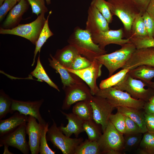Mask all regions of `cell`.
<instances>
[{
  "label": "cell",
  "mask_w": 154,
  "mask_h": 154,
  "mask_svg": "<svg viewBox=\"0 0 154 154\" xmlns=\"http://www.w3.org/2000/svg\"><path fill=\"white\" fill-rule=\"evenodd\" d=\"M65 97L62 106L63 110H68L72 105L78 102L90 101L93 95L88 86L80 79L75 83L64 89Z\"/></svg>",
  "instance_id": "obj_9"
},
{
  "label": "cell",
  "mask_w": 154,
  "mask_h": 154,
  "mask_svg": "<svg viewBox=\"0 0 154 154\" xmlns=\"http://www.w3.org/2000/svg\"><path fill=\"white\" fill-rule=\"evenodd\" d=\"M133 78L140 80L146 84L154 77V67L142 65L130 70L128 72Z\"/></svg>",
  "instance_id": "obj_24"
},
{
  "label": "cell",
  "mask_w": 154,
  "mask_h": 154,
  "mask_svg": "<svg viewBox=\"0 0 154 154\" xmlns=\"http://www.w3.org/2000/svg\"><path fill=\"white\" fill-rule=\"evenodd\" d=\"M44 101L43 99L34 101H23L12 99L11 110L13 113L17 111L21 114L33 117L39 123L45 126L47 123L42 117L40 112V108Z\"/></svg>",
  "instance_id": "obj_14"
},
{
  "label": "cell",
  "mask_w": 154,
  "mask_h": 154,
  "mask_svg": "<svg viewBox=\"0 0 154 154\" xmlns=\"http://www.w3.org/2000/svg\"><path fill=\"white\" fill-rule=\"evenodd\" d=\"M27 116L18 112L15 113L9 118L0 120V137L13 131L21 124L27 122Z\"/></svg>",
  "instance_id": "obj_20"
},
{
  "label": "cell",
  "mask_w": 154,
  "mask_h": 154,
  "mask_svg": "<svg viewBox=\"0 0 154 154\" xmlns=\"http://www.w3.org/2000/svg\"><path fill=\"white\" fill-rule=\"evenodd\" d=\"M137 150L141 154H154V133L149 131L144 133Z\"/></svg>",
  "instance_id": "obj_28"
},
{
  "label": "cell",
  "mask_w": 154,
  "mask_h": 154,
  "mask_svg": "<svg viewBox=\"0 0 154 154\" xmlns=\"http://www.w3.org/2000/svg\"><path fill=\"white\" fill-rule=\"evenodd\" d=\"M112 15L117 17L123 23L125 32L129 38L134 19L140 11L131 0H108L107 1Z\"/></svg>",
  "instance_id": "obj_2"
},
{
  "label": "cell",
  "mask_w": 154,
  "mask_h": 154,
  "mask_svg": "<svg viewBox=\"0 0 154 154\" xmlns=\"http://www.w3.org/2000/svg\"><path fill=\"white\" fill-rule=\"evenodd\" d=\"M146 11L154 18V0H151L147 8Z\"/></svg>",
  "instance_id": "obj_47"
},
{
  "label": "cell",
  "mask_w": 154,
  "mask_h": 154,
  "mask_svg": "<svg viewBox=\"0 0 154 154\" xmlns=\"http://www.w3.org/2000/svg\"><path fill=\"white\" fill-rule=\"evenodd\" d=\"M95 95L106 99L115 108L121 106L142 109L145 102L134 99L127 92L114 87L103 90L100 89Z\"/></svg>",
  "instance_id": "obj_5"
},
{
  "label": "cell",
  "mask_w": 154,
  "mask_h": 154,
  "mask_svg": "<svg viewBox=\"0 0 154 154\" xmlns=\"http://www.w3.org/2000/svg\"><path fill=\"white\" fill-rule=\"evenodd\" d=\"M130 42L135 46L137 49L154 47V38L148 36H133L129 38Z\"/></svg>",
  "instance_id": "obj_36"
},
{
  "label": "cell",
  "mask_w": 154,
  "mask_h": 154,
  "mask_svg": "<svg viewBox=\"0 0 154 154\" xmlns=\"http://www.w3.org/2000/svg\"><path fill=\"white\" fill-rule=\"evenodd\" d=\"M69 44L74 47L79 54L92 62L96 57L106 54L93 41L91 34L87 30L76 27L68 40Z\"/></svg>",
  "instance_id": "obj_1"
},
{
  "label": "cell",
  "mask_w": 154,
  "mask_h": 154,
  "mask_svg": "<svg viewBox=\"0 0 154 154\" xmlns=\"http://www.w3.org/2000/svg\"><path fill=\"white\" fill-rule=\"evenodd\" d=\"M31 74L40 81H44L51 87L60 91L58 86L52 81L46 72L41 63L39 55L37 60L36 66Z\"/></svg>",
  "instance_id": "obj_30"
},
{
  "label": "cell",
  "mask_w": 154,
  "mask_h": 154,
  "mask_svg": "<svg viewBox=\"0 0 154 154\" xmlns=\"http://www.w3.org/2000/svg\"><path fill=\"white\" fill-rule=\"evenodd\" d=\"M92 62L84 57L78 54L72 62L69 68L74 70H80L86 68L91 64Z\"/></svg>",
  "instance_id": "obj_39"
},
{
  "label": "cell",
  "mask_w": 154,
  "mask_h": 154,
  "mask_svg": "<svg viewBox=\"0 0 154 154\" xmlns=\"http://www.w3.org/2000/svg\"><path fill=\"white\" fill-rule=\"evenodd\" d=\"M148 101L154 104V94L149 99Z\"/></svg>",
  "instance_id": "obj_50"
},
{
  "label": "cell",
  "mask_w": 154,
  "mask_h": 154,
  "mask_svg": "<svg viewBox=\"0 0 154 154\" xmlns=\"http://www.w3.org/2000/svg\"><path fill=\"white\" fill-rule=\"evenodd\" d=\"M52 125L48 128L46 134L47 141L54 147L60 149L63 154H74L77 147L83 141L82 137L71 138L65 135L61 131L54 119Z\"/></svg>",
  "instance_id": "obj_6"
},
{
  "label": "cell",
  "mask_w": 154,
  "mask_h": 154,
  "mask_svg": "<svg viewBox=\"0 0 154 154\" xmlns=\"http://www.w3.org/2000/svg\"><path fill=\"white\" fill-rule=\"evenodd\" d=\"M27 123H23L13 131L0 137V147L6 145L18 149L24 154H29L30 148L26 138Z\"/></svg>",
  "instance_id": "obj_12"
},
{
  "label": "cell",
  "mask_w": 154,
  "mask_h": 154,
  "mask_svg": "<svg viewBox=\"0 0 154 154\" xmlns=\"http://www.w3.org/2000/svg\"><path fill=\"white\" fill-rule=\"evenodd\" d=\"M50 58H48L49 65L55 70L60 74L64 90L76 82L80 78L76 75L70 72L62 65L52 55H50Z\"/></svg>",
  "instance_id": "obj_21"
},
{
  "label": "cell",
  "mask_w": 154,
  "mask_h": 154,
  "mask_svg": "<svg viewBox=\"0 0 154 154\" xmlns=\"http://www.w3.org/2000/svg\"><path fill=\"white\" fill-rule=\"evenodd\" d=\"M142 17L146 29L148 36L154 38V18L146 11Z\"/></svg>",
  "instance_id": "obj_41"
},
{
  "label": "cell",
  "mask_w": 154,
  "mask_h": 154,
  "mask_svg": "<svg viewBox=\"0 0 154 154\" xmlns=\"http://www.w3.org/2000/svg\"><path fill=\"white\" fill-rule=\"evenodd\" d=\"M12 99L3 90H0V119L5 117L8 113H13L11 110Z\"/></svg>",
  "instance_id": "obj_34"
},
{
  "label": "cell",
  "mask_w": 154,
  "mask_h": 154,
  "mask_svg": "<svg viewBox=\"0 0 154 154\" xmlns=\"http://www.w3.org/2000/svg\"><path fill=\"white\" fill-rule=\"evenodd\" d=\"M17 0H5L0 7V21H1L8 12L15 5Z\"/></svg>",
  "instance_id": "obj_43"
},
{
  "label": "cell",
  "mask_w": 154,
  "mask_h": 154,
  "mask_svg": "<svg viewBox=\"0 0 154 154\" xmlns=\"http://www.w3.org/2000/svg\"><path fill=\"white\" fill-rule=\"evenodd\" d=\"M90 101L76 102L73 107L72 113L83 121L93 119V112Z\"/></svg>",
  "instance_id": "obj_25"
},
{
  "label": "cell",
  "mask_w": 154,
  "mask_h": 154,
  "mask_svg": "<svg viewBox=\"0 0 154 154\" xmlns=\"http://www.w3.org/2000/svg\"><path fill=\"white\" fill-rule=\"evenodd\" d=\"M121 46V48L113 52L102 54L95 58L107 69L109 77L117 70L122 68L136 49L135 45L131 42Z\"/></svg>",
  "instance_id": "obj_3"
},
{
  "label": "cell",
  "mask_w": 154,
  "mask_h": 154,
  "mask_svg": "<svg viewBox=\"0 0 154 154\" xmlns=\"http://www.w3.org/2000/svg\"><path fill=\"white\" fill-rule=\"evenodd\" d=\"M47 5H49L51 3L50 0H45Z\"/></svg>",
  "instance_id": "obj_51"
},
{
  "label": "cell",
  "mask_w": 154,
  "mask_h": 154,
  "mask_svg": "<svg viewBox=\"0 0 154 154\" xmlns=\"http://www.w3.org/2000/svg\"><path fill=\"white\" fill-rule=\"evenodd\" d=\"M146 84L141 80L132 77L128 72L123 79L114 86L129 94L133 98L145 102L148 101L154 94V90L144 88Z\"/></svg>",
  "instance_id": "obj_8"
},
{
  "label": "cell",
  "mask_w": 154,
  "mask_h": 154,
  "mask_svg": "<svg viewBox=\"0 0 154 154\" xmlns=\"http://www.w3.org/2000/svg\"><path fill=\"white\" fill-rule=\"evenodd\" d=\"M45 13L43 12L40 14L35 21L31 23L19 24L11 29H5L1 27L0 34L20 36L27 39L35 44L46 20L44 16Z\"/></svg>",
  "instance_id": "obj_7"
},
{
  "label": "cell",
  "mask_w": 154,
  "mask_h": 154,
  "mask_svg": "<svg viewBox=\"0 0 154 154\" xmlns=\"http://www.w3.org/2000/svg\"><path fill=\"white\" fill-rule=\"evenodd\" d=\"M101 152L98 141L86 139L76 149L74 154H100Z\"/></svg>",
  "instance_id": "obj_27"
},
{
  "label": "cell",
  "mask_w": 154,
  "mask_h": 154,
  "mask_svg": "<svg viewBox=\"0 0 154 154\" xmlns=\"http://www.w3.org/2000/svg\"><path fill=\"white\" fill-rule=\"evenodd\" d=\"M146 84L147 85V86H148L149 87L152 88L154 90V82H153L151 81Z\"/></svg>",
  "instance_id": "obj_49"
},
{
  "label": "cell",
  "mask_w": 154,
  "mask_h": 154,
  "mask_svg": "<svg viewBox=\"0 0 154 154\" xmlns=\"http://www.w3.org/2000/svg\"><path fill=\"white\" fill-rule=\"evenodd\" d=\"M29 4L26 0H21L10 11L1 27L5 29H11L19 24L23 14L29 8Z\"/></svg>",
  "instance_id": "obj_18"
},
{
  "label": "cell",
  "mask_w": 154,
  "mask_h": 154,
  "mask_svg": "<svg viewBox=\"0 0 154 154\" xmlns=\"http://www.w3.org/2000/svg\"><path fill=\"white\" fill-rule=\"evenodd\" d=\"M60 111L66 116L68 123L66 127L61 123L58 128L66 136L70 137L74 134L75 137L78 138L81 133L84 131L83 128L84 121L79 118L73 113L67 114L62 110Z\"/></svg>",
  "instance_id": "obj_19"
},
{
  "label": "cell",
  "mask_w": 154,
  "mask_h": 154,
  "mask_svg": "<svg viewBox=\"0 0 154 154\" xmlns=\"http://www.w3.org/2000/svg\"><path fill=\"white\" fill-rule=\"evenodd\" d=\"M123 135L109 120L105 130L98 141L101 154H121L124 144Z\"/></svg>",
  "instance_id": "obj_4"
},
{
  "label": "cell",
  "mask_w": 154,
  "mask_h": 154,
  "mask_svg": "<svg viewBox=\"0 0 154 154\" xmlns=\"http://www.w3.org/2000/svg\"><path fill=\"white\" fill-rule=\"evenodd\" d=\"M109 24L98 10L90 5L88 11L85 29L91 35L100 31L105 32L110 30Z\"/></svg>",
  "instance_id": "obj_16"
},
{
  "label": "cell",
  "mask_w": 154,
  "mask_h": 154,
  "mask_svg": "<svg viewBox=\"0 0 154 154\" xmlns=\"http://www.w3.org/2000/svg\"><path fill=\"white\" fill-rule=\"evenodd\" d=\"M50 123H47L43 129L40 141L39 153L40 154H54L55 152L52 150L47 143L46 134Z\"/></svg>",
  "instance_id": "obj_38"
},
{
  "label": "cell",
  "mask_w": 154,
  "mask_h": 154,
  "mask_svg": "<svg viewBox=\"0 0 154 154\" xmlns=\"http://www.w3.org/2000/svg\"><path fill=\"white\" fill-rule=\"evenodd\" d=\"M52 13V11H50L42 29L35 44V48L34 52L33 61L31 65L32 66L35 64L36 57L38 52H40L41 48L48 39L54 35L53 33L50 29L48 25L49 18Z\"/></svg>",
  "instance_id": "obj_26"
},
{
  "label": "cell",
  "mask_w": 154,
  "mask_h": 154,
  "mask_svg": "<svg viewBox=\"0 0 154 154\" xmlns=\"http://www.w3.org/2000/svg\"><path fill=\"white\" fill-rule=\"evenodd\" d=\"M90 5L95 7L109 23H111L112 22L113 15L107 1L105 0H92Z\"/></svg>",
  "instance_id": "obj_35"
},
{
  "label": "cell",
  "mask_w": 154,
  "mask_h": 154,
  "mask_svg": "<svg viewBox=\"0 0 154 154\" xmlns=\"http://www.w3.org/2000/svg\"><path fill=\"white\" fill-rule=\"evenodd\" d=\"M136 5L142 15L146 11L147 7L151 0H131Z\"/></svg>",
  "instance_id": "obj_45"
},
{
  "label": "cell",
  "mask_w": 154,
  "mask_h": 154,
  "mask_svg": "<svg viewBox=\"0 0 154 154\" xmlns=\"http://www.w3.org/2000/svg\"><path fill=\"white\" fill-rule=\"evenodd\" d=\"M93 119L84 121L83 128L88 136V139L91 141H98L101 135L99 125Z\"/></svg>",
  "instance_id": "obj_29"
},
{
  "label": "cell",
  "mask_w": 154,
  "mask_h": 154,
  "mask_svg": "<svg viewBox=\"0 0 154 154\" xmlns=\"http://www.w3.org/2000/svg\"><path fill=\"white\" fill-rule=\"evenodd\" d=\"M17 2H19L21 1V0H17Z\"/></svg>",
  "instance_id": "obj_53"
},
{
  "label": "cell",
  "mask_w": 154,
  "mask_h": 154,
  "mask_svg": "<svg viewBox=\"0 0 154 154\" xmlns=\"http://www.w3.org/2000/svg\"><path fill=\"white\" fill-rule=\"evenodd\" d=\"M5 0H0V6L2 5Z\"/></svg>",
  "instance_id": "obj_52"
},
{
  "label": "cell",
  "mask_w": 154,
  "mask_h": 154,
  "mask_svg": "<svg viewBox=\"0 0 154 154\" xmlns=\"http://www.w3.org/2000/svg\"><path fill=\"white\" fill-rule=\"evenodd\" d=\"M145 116L148 131L154 133V115L145 113Z\"/></svg>",
  "instance_id": "obj_44"
},
{
  "label": "cell",
  "mask_w": 154,
  "mask_h": 154,
  "mask_svg": "<svg viewBox=\"0 0 154 154\" xmlns=\"http://www.w3.org/2000/svg\"><path fill=\"white\" fill-rule=\"evenodd\" d=\"M125 116V130L124 134L141 133L139 125L129 117Z\"/></svg>",
  "instance_id": "obj_42"
},
{
  "label": "cell",
  "mask_w": 154,
  "mask_h": 154,
  "mask_svg": "<svg viewBox=\"0 0 154 154\" xmlns=\"http://www.w3.org/2000/svg\"><path fill=\"white\" fill-rule=\"evenodd\" d=\"M37 119L29 115L26 131L29 136L28 143L31 154L39 153L40 141L44 126L37 121Z\"/></svg>",
  "instance_id": "obj_15"
},
{
  "label": "cell",
  "mask_w": 154,
  "mask_h": 154,
  "mask_svg": "<svg viewBox=\"0 0 154 154\" xmlns=\"http://www.w3.org/2000/svg\"><path fill=\"white\" fill-rule=\"evenodd\" d=\"M116 108L117 111L128 117L135 121L140 127L142 133L148 131L145 123V112L144 111H142V109L121 106Z\"/></svg>",
  "instance_id": "obj_22"
},
{
  "label": "cell",
  "mask_w": 154,
  "mask_h": 154,
  "mask_svg": "<svg viewBox=\"0 0 154 154\" xmlns=\"http://www.w3.org/2000/svg\"><path fill=\"white\" fill-rule=\"evenodd\" d=\"M4 149L3 152V154H13V153L10 151L8 149L9 146L7 145H5L4 146Z\"/></svg>",
  "instance_id": "obj_48"
},
{
  "label": "cell",
  "mask_w": 154,
  "mask_h": 154,
  "mask_svg": "<svg viewBox=\"0 0 154 154\" xmlns=\"http://www.w3.org/2000/svg\"><path fill=\"white\" fill-rule=\"evenodd\" d=\"M78 54L76 48L69 44L61 49H58L54 57L65 68H69Z\"/></svg>",
  "instance_id": "obj_23"
},
{
  "label": "cell",
  "mask_w": 154,
  "mask_h": 154,
  "mask_svg": "<svg viewBox=\"0 0 154 154\" xmlns=\"http://www.w3.org/2000/svg\"><path fill=\"white\" fill-rule=\"evenodd\" d=\"M142 65L154 67V47L136 49L123 68L131 70Z\"/></svg>",
  "instance_id": "obj_17"
},
{
  "label": "cell",
  "mask_w": 154,
  "mask_h": 154,
  "mask_svg": "<svg viewBox=\"0 0 154 154\" xmlns=\"http://www.w3.org/2000/svg\"><path fill=\"white\" fill-rule=\"evenodd\" d=\"M129 70V69H122L108 78L102 80L99 84L100 89L103 90L114 87L123 79Z\"/></svg>",
  "instance_id": "obj_32"
},
{
  "label": "cell",
  "mask_w": 154,
  "mask_h": 154,
  "mask_svg": "<svg viewBox=\"0 0 154 154\" xmlns=\"http://www.w3.org/2000/svg\"><path fill=\"white\" fill-rule=\"evenodd\" d=\"M91 35L93 42L103 50H105V47L110 44L121 46L130 42L129 38H123L125 35L123 29L121 28L117 30L110 29L105 32L100 31Z\"/></svg>",
  "instance_id": "obj_13"
},
{
  "label": "cell",
  "mask_w": 154,
  "mask_h": 154,
  "mask_svg": "<svg viewBox=\"0 0 154 154\" xmlns=\"http://www.w3.org/2000/svg\"><path fill=\"white\" fill-rule=\"evenodd\" d=\"M135 36H148L142 15L140 13L136 16L133 20L132 25L130 37Z\"/></svg>",
  "instance_id": "obj_33"
},
{
  "label": "cell",
  "mask_w": 154,
  "mask_h": 154,
  "mask_svg": "<svg viewBox=\"0 0 154 154\" xmlns=\"http://www.w3.org/2000/svg\"><path fill=\"white\" fill-rule=\"evenodd\" d=\"M143 134L140 133L123 134L124 135V144L123 151L131 152L138 148Z\"/></svg>",
  "instance_id": "obj_31"
},
{
  "label": "cell",
  "mask_w": 154,
  "mask_h": 154,
  "mask_svg": "<svg viewBox=\"0 0 154 154\" xmlns=\"http://www.w3.org/2000/svg\"><path fill=\"white\" fill-rule=\"evenodd\" d=\"M143 109L145 114L154 115V104L149 101L145 102Z\"/></svg>",
  "instance_id": "obj_46"
},
{
  "label": "cell",
  "mask_w": 154,
  "mask_h": 154,
  "mask_svg": "<svg viewBox=\"0 0 154 154\" xmlns=\"http://www.w3.org/2000/svg\"><path fill=\"white\" fill-rule=\"evenodd\" d=\"M109 120L120 132L124 134L125 130V116L117 111L115 114H111Z\"/></svg>",
  "instance_id": "obj_37"
},
{
  "label": "cell",
  "mask_w": 154,
  "mask_h": 154,
  "mask_svg": "<svg viewBox=\"0 0 154 154\" xmlns=\"http://www.w3.org/2000/svg\"><path fill=\"white\" fill-rule=\"evenodd\" d=\"M92 112L93 119L101 125L102 132L105 130L109 117L115 108L106 98L93 96L90 101Z\"/></svg>",
  "instance_id": "obj_10"
},
{
  "label": "cell",
  "mask_w": 154,
  "mask_h": 154,
  "mask_svg": "<svg viewBox=\"0 0 154 154\" xmlns=\"http://www.w3.org/2000/svg\"><path fill=\"white\" fill-rule=\"evenodd\" d=\"M31 5L33 13L37 16L42 13L47 12L48 10L46 6L44 0H26Z\"/></svg>",
  "instance_id": "obj_40"
},
{
  "label": "cell",
  "mask_w": 154,
  "mask_h": 154,
  "mask_svg": "<svg viewBox=\"0 0 154 154\" xmlns=\"http://www.w3.org/2000/svg\"><path fill=\"white\" fill-rule=\"evenodd\" d=\"M103 65L96 59L92 62L88 67L80 70H74L66 68L70 73L74 74L85 82L89 87L92 94L95 95L100 88L96 80L101 76Z\"/></svg>",
  "instance_id": "obj_11"
}]
</instances>
